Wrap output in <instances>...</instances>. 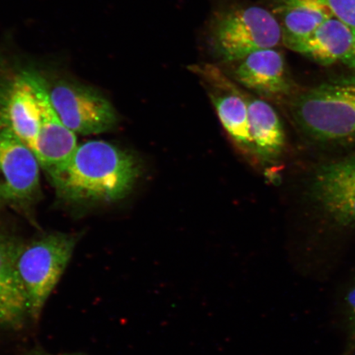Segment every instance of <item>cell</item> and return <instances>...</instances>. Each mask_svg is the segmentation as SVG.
<instances>
[{
    "instance_id": "1",
    "label": "cell",
    "mask_w": 355,
    "mask_h": 355,
    "mask_svg": "<svg viewBox=\"0 0 355 355\" xmlns=\"http://www.w3.org/2000/svg\"><path fill=\"white\" fill-rule=\"evenodd\" d=\"M135 155L103 140L79 144L50 176L61 198L73 202H113L127 196L139 175Z\"/></svg>"
},
{
    "instance_id": "2",
    "label": "cell",
    "mask_w": 355,
    "mask_h": 355,
    "mask_svg": "<svg viewBox=\"0 0 355 355\" xmlns=\"http://www.w3.org/2000/svg\"><path fill=\"white\" fill-rule=\"evenodd\" d=\"M300 130L322 148H355V74L331 78L295 96Z\"/></svg>"
},
{
    "instance_id": "3",
    "label": "cell",
    "mask_w": 355,
    "mask_h": 355,
    "mask_svg": "<svg viewBox=\"0 0 355 355\" xmlns=\"http://www.w3.org/2000/svg\"><path fill=\"white\" fill-rule=\"evenodd\" d=\"M77 235L53 232L22 243L16 261L17 274L28 297L31 321L37 323L44 305L72 259Z\"/></svg>"
},
{
    "instance_id": "4",
    "label": "cell",
    "mask_w": 355,
    "mask_h": 355,
    "mask_svg": "<svg viewBox=\"0 0 355 355\" xmlns=\"http://www.w3.org/2000/svg\"><path fill=\"white\" fill-rule=\"evenodd\" d=\"M210 42L220 60L237 62L252 53L276 48L282 42V32L272 12L259 6L235 7L213 21Z\"/></svg>"
},
{
    "instance_id": "5",
    "label": "cell",
    "mask_w": 355,
    "mask_h": 355,
    "mask_svg": "<svg viewBox=\"0 0 355 355\" xmlns=\"http://www.w3.org/2000/svg\"><path fill=\"white\" fill-rule=\"evenodd\" d=\"M306 196L327 229L355 230V153L318 164L311 173Z\"/></svg>"
},
{
    "instance_id": "6",
    "label": "cell",
    "mask_w": 355,
    "mask_h": 355,
    "mask_svg": "<svg viewBox=\"0 0 355 355\" xmlns=\"http://www.w3.org/2000/svg\"><path fill=\"white\" fill-rule=\"evenodd\" d=\"M48 81L33 69L0 74V130L10 131L37 155L40 100Z\"/></svg>"
},
{
    "instance_id": "7",
    "label": "cell",
    "mask_w": 355,
    "mask_h": 355,
    "mask_svg": "<svg viewBox=\"0 0 355 355\" xmlns=\"http://www.w3.org/2000/svg\"><path fill=\"white\" fill-rule=\"evenodd\" d=\"M49 96L64 125L75 135H96L112 130L117 114L97 89L72 80L48 82Z\"/></svg>"
},
{
    "instance_id": "8",
    "label": "cell",
    "mask_w": 355,
    "mask_h": 355,
    "mask_svg": "<svg viewBox=\"0 0 355 355\" xmlns=\"http://www.w3.org/2000/svg\"><path fill=\"white\" fill-rule=\"evenodd\" d=\"M37 155L19 137L0 130V197L12 202L34 198L40 186Z\"/></svg>"
},
{
    "instance_id": "9",
    "label": "cell",
    "mask_w": 355,
    "mask_h": 355,
    "mask_svg": "<svg viewBox=\"0 0 355 355\" xmlns=\"http://www.w3.org/2000/svg\"><path fill=\"white\" fill-rule=\"evenodd\" d=\"M234 71L236 81L266 98H283L294 91L285 57L275 48L252 53Z\"/></svg>"
},
{
    "instance_id": "10",
    "label": "cell",
    "mask_w": 355,
    "mask_h": 355,
    "mask_svg": "<svg viewBox=\"0 0 355 355\" xmlns=\"http://www.w3.org/2000/svg\"><path fill=\"white\" fill-rule=\"evenodd\" d=\"M22 243L0 233V330L19 331L31 320L28 297L16 268Z\"/></svg>"
},
{
    "instance_id": "11",
    "label": "cell",
    "mask_w": 355,
    "mask_h": 355,
    "mask_svg": "<svg viewBox=\"0 0 355 355\" xmlns=\"http://www.w3.org/2000/svg\"><path fill=\"white\" fill-rule=\"evenodd\" d=\"M282 43L291 51L333 16L328 0H274Z\"/></svg>"
},
{
    "instance_id": "12",
    "label": "cell",
    "mask_w": 355,
    "mask_h": 355,
    "mask_svg": "<svg viewBox=\"0 0 355 355\" xmlns=\"http://www.w3.org/2000/svg\"><path fill=\"white\" fill-rule=\"evenodd\" d=\"M355 33L335 16L324 21L307 39L294 48L299 53L322 66L344 62L352 55Z\"/></svg>"
},
{
    "instance_id": "13",
    "label": "cell",
    "mask_w": 355,
    "mask_h": 355,
    "mask_svg": "<svg viewBox=\"0 0 355 355\" xmlns=\"http://www.w3.org/2000/svg\"><path fill=\"white\" fill-rule=\"evenodd\" d=\"M246 100L254 152L264 159L278 157L286 139L277 111L263 100L247 96Z\"/></svg>"
},
{
    "instance_id": "14",
    "label": "cell",
    "mask_w": 355,
    "mask_h": 355,
    "mask_svg": "<svg viewBox=\"0 0 355 355\" xmlns=\"http://www.w3.org/2000/svg\"><path fill=\"white\" fill-rule=\"evenodd\" d=\"M343 309L346 344L341 355H354L355 354V279L349 284L345 293Z\"/></svg>"
},
{
    "instance_id": "15",
    "label": "cell",
    "mask_w": 355,
    "mask_h": 355,
    "mask_svg": "<svg viewBox=\"0 0 355 355\" xmlns=\"http://www.w3.org/2000/svg\"><path fill=\"white\" fill-rule=\"evenodd\" d=\"M333 15L355 33V0H328Z\"/></svg>"
},
{
    "instance_id": "16",
    "label": "cell",
    "mask_w": 355,
    "mask_h": 355,
    "mask_svg": "<svg viewBox=\"0 0 355 355\" xmlns=\"http://www.w3.org/2000/svg\"><path fill=\"white\" fill-rule=\"evenodd\" d=\"M24 355H86L81 353H65V354H51L46 352L42 348H33L26 352Z\"/></svg>"
},
{
    "instance_id": "17",
    "label": "cell",
    "mask_w": 355,
    "mask_h": 355,
    "mask_svg": "<svg viewBox=\"0 0 355 355\" xmlns=\"http://www.w3.org/2000/svg\"><path fill=\"white\" fill-rule=\"evenodd\" d=\"M344 64L349 67V69L355 71V44L352 55H350L348 59L344 62Z\"/></svg>"
},
{
    "instance_id": "18",
    "label": "cell",
    "mask_w": 355,
    "mask_h": 355,
    "mask_svg": "<svg viewBox=\"0 0 355 355\" xmlns=\"http://www.w3.org/2000/svg\"><path fill=\"white\" fill-rule=\"evenodd\" d=\"M1 199H2L1 197H0V201H1Z\"/></svg>"
}]
</instances>
